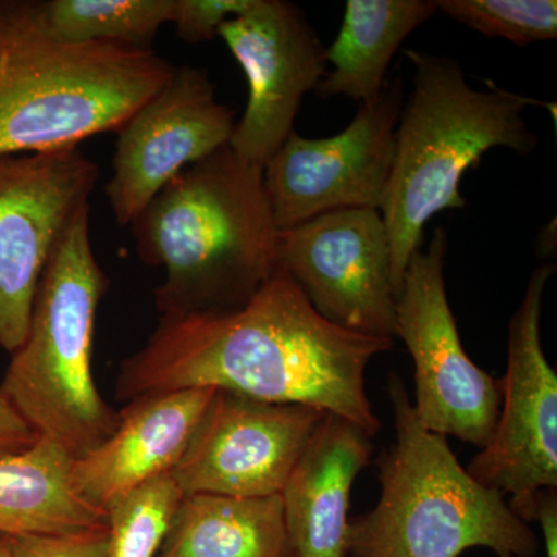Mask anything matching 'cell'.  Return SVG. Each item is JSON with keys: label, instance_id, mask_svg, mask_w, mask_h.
I'll return each instance as SVG.
<instances>
[{"label": "cell", "instance_id": "1", "mask_svg": "<svg viewBox=\"0 0 557 557\" xmlns=\"http://www.w3.org/2000/svg\"><path fill=\"white\" fill-rule=\"evenodd\" d=\"M394 339L348 332L311 307L278 267L239 310L161 317L148 343L121 366V401L215 388L260 401L304 405L343 418L370 438L381 423L366 370Z\"/></svg>", "mask_w": 557, "mask_h": 557}, {"label": "cell", "instance_id": "2", "mask_svg": "<svg viewBox=\"0 0 557 557\" xmlns=\"http://www.w3.org/2000/svg\"><path fill=\"white\" fill-rule=\"evenodd\" d=\"M129 226L138 258L164 269L161 317L239 310L278 269L263 170L230 145L175 175Z\"/></svg>", "mask_w": 557, "mask_h": 557}, {"label": "cell", "instance_id": "3", "mask_svg": "<svg viewBox=\"0 0 557 557\" xmlns=\"http://www.w3.org/2000/svg\"><path fill=\"white\" fill-rule=\"evenodd\" d=\"M175 69L152 49L62 40L42 2L0 0V156L119 132Z\"/></svg>", "mask_w": 557, "mask_h": 557}, {"label": "cell", "instance_id": "4", "mask_svg": "<svg viewBox=\"0 0 557 557\" xmlns=\"http://www.w3.org/2000/svg\"><path fill=\"white\" fill-rule=\"evenodd\" d=\"M413 90L399 112L395 153L380 212L391 244L392 284L397 299L424 226L445 209L467 207L460 180L479 166L487 150L508 148L528 156L537 146L522 112L530 98L469 86L457 60L406 50Z\"/></svg>", "mask_w": 557, "mask_h": 557}, {"label": "cell", "instance_id": "5", "mask_svg": "<svg viewBox=\"0 0 557 557\" xmlns=\"http://www.w3.org/2000/svg\"><path fill=\"white\" fill-rule=\"evenodd\" d=\"M388 397L397 438L380 458L379 504L348 523L347 555L458 557L483 547L497 557H536V533L461 467L445 435L420 423L397 375Z\"/></svg>", "mask_w": 557, "mask_h": 557}, {"label": "cell", "instance_id": "6", "mask_svg": "<svg viewBox=\"0 0 557 557\" xmlns=\"http://www.w3.org/2000/svg\"><path fill=\"white\" fill-rule=\"evenodd\" d=\"M108 285L91 247L87 203L47 263L27 335L0 384V397L36 437L75 460L98 448L120 423V410L110 408L95 384L91 362L95 321Z\"/></svg>", "mask_w": 557, "mask_h": 557}, {"label": "cell", "instance_id": "7", "mask_svg": "<svg viewBox=\"0 0 557 557\" xmlns=\"http://www.w3.org/2000/svg\"><path fill=\"white\" fill-rule=\"evenodd\" d=\"M448 234L413 252L397 299V327L416 370V409L428 431L485 448L500 412V380L469 359L446 296Z\"/></svg>", "mask_w": 557, "mask_h": 557}, {"label": "cell", "instance_id": "8", "mask_svg": "<svg viewBox=\"0 0 557 557\" xmlns=\"http://www.w3.org/2000/svg\"><path fill=\"white\" fill-rule=\"evenodd\" d=\"M556 267H537L509 322L508 366L500 380L496 431L467 468L496 490L523 522H533L539 496L557 487V376L541 341L542 299Z\"/></svg>", "mask_w": 557, "mask_h": 557}, {"label": "cell", "instance_id": "9", "mask_svg": "<svg viewBox=\"0 0 557 557\" xmlns=\"http://www.w3.org/2000/svg\"><path fill=\"white\" fill-rule=\"evenodd\" d=\"M98 177L78 146L0 156V347L10 355L27 335L47 263Z\"/></svg>", "mask_w": 557, "mask_h": 557}, {"label": "cell", "instance_id": "10", "mask_svg": "<svg viewBox=\"0 0 557 557\" xmlns=\"http://www.w3.org/2000/svg\"><path fill=\"white\" fill-rule=\"evenodd\" d=\"M401 79L387 81L361 102L347 129L310 139L293 132L263 166V185L278 231L341 209H379L395 153Z\"/></svg>", "mask_w": 557, "mask_h": 557}, {"label": "cell", "instance_id": "11", "mask_svg": "<svg viewBox=\"0 0 557 557\" xmlns=\"http://www.w3.org/2000/svg\"><path fill=\"white\" fill-rule=\"evenodd\" d=\"M278 267L325 321L359 335L394 339L397 295L379 209H341L281 231Z\"/></svg>", "mask_w": 557, "mask_h": 557}, {"label": "cell", "instance_id": "12", "mask_svg": "<svg viewBox=\"0 0 557 557\" xmlns=\"http://www.w3.org/2000/svg\"><path fill=\"white\" fill-rule=\"evenodd\" d=\"M324 410L215 391L171 472L183 496H278Z\"/></svg>", "mask_w": 557, "mask_h": 557}, {"label": "cell", "instance_id": "13", "mask_svg": "<svg viewBox=\"0 0 557 557\" xmlns=\"http://www.w3.org/2000/svg\"><path fill=\"white\" fill-rule=\"evenodd\" d=\"M219 36L248 81V102L230 148L242 160L265 166L295 132L304 97L325 76V47L304 11L285 0L255 7L220 27Z\"/></svg>", "mask_w": 557, "mask_h": 557}, {"label": "cell", "instance_id": "14", "mask_svg": "<svg viewBox=\"0 0 557 557\" xmlns=\"http://www.w3.org/2000/svg\"><path fill=\"white\" fill-rule=\"evenodd\" d=\"M234 110L215 97L208 70L183 65L116 134L106 185L113 218L134 222L175 175L230 145Z\"/></svg>", "mask_w": 557, "mask_h": 557}, {"label": "cell", "instance_id": "15", "mask_svg": "<svg viewBox=\"0 0 557 557\" xmlns=\"http://www.w3.org/2000/svg\"><path fill=\"white\" fill-rule=\"evenodd\" d=\"M214 394L215 388H185L127 401L115 432L73 460L79 496L108 515L138 487L171 474Z\"/></svg>", "mask_w": 557, "mask_h": 557}, {"label": "cell", "instance_id": "16", "mask_svg": "<svg viewBox=\"0 0 557 557\" xmlns=\"http://www.w3.org/2000/svg\"><path fill=\"white\" fill-rule=\"evenodd\" d=\"M372 443L350 421L325 416L282 490L295 557H346L351 486L369 463Z\"/></svg>", "mask_w": 557, "mask_h": 557}, {"label": "cell", "instance_id": "17", "mask_svg": "<svg viewBox=\"0 0 557 557\" xmlns=\"http://www.w3.org/2000/svg\"><path fill=\"white\" fill-rule=\"evenodd\" d=\"M73 460L46 438L0 457V536L69 534L108 525V515L87 504L73 485Z\"/></svg>", "mask_w": 557, "mask_h": 557}, {"label": "cell", "instance_id": "18", "mask_svg": "<svg viewBox=\"0 0 557 557\" xmlns=\"http://www.w3.org/2000/svg\"><path fill=\"white\" fill-rule=\"evenodd\" d=\"M157 557H295L281 494L183 496Z\"/></svg>", "mask_w": 557, "mask_h": 557}, {"label": "cell", "instance_id": "19", "mask_svg": "<svg viewBox=\"0 0 557 557\" xmlns=\"http://www.w3.org/2000/svg\"><path fill=\"white\" fill-rule=\"evenodd\" d=\"M435 13L432 0H347L338 36L325 49L333 70L318 84L317 95L373 100L386 86L401 44Z\"/></svg>", "mask_w": 557, "mask_h": 557}, {"label": "cell", "instance_id": "20", "mask_svg": "<svg viewBox=\"0 0 557 557\" xmlns=\"http://www.w3.org/2000/svg\"><path fill=\"white\" fill-rule=\"evenodd\" d=\"M172 0H49L44 20L57 38L69 42H108L152 49L150 44L171 20Z\"/></svg>", "mask_w": 557, "mask_h": 557}, {"label": "cell", "instance_id": "21", "mask_svg": "<svg viewBox=\"0 0 557 557\" xmlns=\"http://www.w3.org/2000/svg\"><path fill=\"white\" fill-rule=\"evenodd\" d=\"M182 497L166 474L113 505L108 511V557H157Z\"/></svg>", "mask_w": 557, "mask_h": 557}, {"label": "cell", "instance_id": "22", "mask_svg": "<svg viewBox=\"0 0 557 557\" xmlns=\"http://www.w3.org/2000/svg\"><path fill=\"white\" fill-rule=\"evenodd\" d=\"M437 10L490 38L530 46L556 39V0H438Z\"/></svg>", "mask_w": 557, "mask_h": 557}, {"label": "cell", "instance_id": "23", "mask_svg": "<svg viewBox=\"0 0 557 557\" xmlns=\"http://www.w3.org/2000/svg\"><path fill=\"white\" fill-rule=\"evenodd\" d=\"M255 3L256 0H172L170 22L185 42H207L219 36L225 22L247 13Z\"/></svg>", "mask_w": 557, "mask_h": 557}, {"label": "cell", "instance_id": "24", "mask_svg": "<svg viewBox=\"0 0 557 557\" xmlns=\"http://www.w3.org/2000/svg\"><path fill=\"white\" fill-rule=\"evenodd\" d=\"M14 557H108L109 528L69 534L11 537Z\"/></svg>", "mask_w": 557, "mask_h": 557}, {"label": "cell", "instance_id": "25", "mask_svg": "<svg viewBox=\"0 0 557 557\" xmlns=\"http://www.w3.org/2000/svg\"><path fill=\"white\" fill-rule=\"evenodd\" d=\"M36 440L32 428L0 397V457L30 448Z\"/></svg>", "mask_w": 557, "mask_h": 557}, {"label": "cell", "instance_id": "26", "mask_svg": "<svg viewBox=\"0 0 557 557\" xmlns=\"http://www.w3.org/2000/svg\"><path fill=\"white\" fill-rule=\"evenodd\" d=\"M534 520L541 523L547 557H557V496L556 490L544 491L539 496Z\"/></svg>", "mask_w": 557, "mask_h": 557}, {"label": "cell", "instance_id": "27", "mask_svg": "<svg viewBox=\"0 0 557 557\" xmlns=\"http://www.w3.org/2000/svg\"><path fill=\"white\" fill-rule=\"evenodd\" d=\"M0 557H14L11 537L0 536Z\"/></svg>", "mask_w": 557, "mask_h": 557}]
</instances>
